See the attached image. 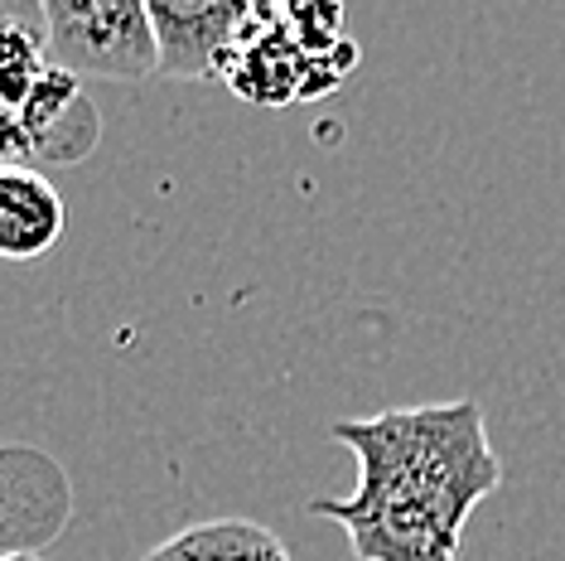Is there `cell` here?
Returning a JSON list of instances; mask_svg holds the SVG:
<instances>
[{"mask_svg":"<svg viewBox=\"0 0 565 561\" xmlns=\"http://www.w3.org/2000/svg\"><path fill=\"white\" fill-rule=\"evenodd\" d=\"M54 68L44 6H0V107H24L34 83Z\"/></svg>","mask_w":565,"mask_h":561,"instance_id":"obj_6","label":"cell"},{"mask_svg":"<svg viewBox=\"0 0 565 561\" xmlns=\"http://www.w3.org/2000/svg\"><path fill=\"white\" fill-rule=\"evenodd\" d=\"M329 436L353 451L358 489L310 514L339 522L358 561H459L469 514L503 484L473 398L333 421Z\"/></svg>","mask_w":565,"mask_h":561,"instance_id":"obj_1","label":"cell"},{"mask_svg":"<svg viewBox=\"0 0 565 561\" xmlns=\"http://www.w3.org/2000/svg\"><path fill=\"white\" fill-rule=\"evenodd\" d=\"M30 160H34L30 126L20 121L15 107H0V170H10V165H30Z\"/></svg>","mask_w":565,"mask_h":561,"instance_id":"obj_8","label":"cell"},{"mask_svg":"<svg viewBox=\"0 0 565 561\" xmlns=\"http://www.w3.org/2000/svg\"><path fill=\"white\" fill-rule=\"evenodd\" d=\"M68 209L44 170L10 165L0 170V262H34L63 237Z\"/></svg>","mask_w":565,"mask_h":561,"instance_id":"obj_5","label":"cell"},{"mask_svg":"<svg viewBox=\"0 0 565 561\" xmlns=\"http://www.w3.org/2000/svg\"><path fill=\"white\" fill-rule=\"evenodd\" d=\"M247 15L252 6H213V0L170 6V0H150V24H156L160 40L156 78H184V83L223 78Z\"/></svg>","mask_w":565,"mask_h":561,"instance_id":"obj_4","label":"cell"},{"mask_svg":"<svg viewBox=\"0 0 565 561\" xmlns=\"http://www.w3.org/2000/svg\"><path fill=\"white\" fill-rule=\"evenodd\" d=\"M68 522V469L34 445H0V557H44Z\"/></svg>","mask_w":565,"mask_h":561,"instance_id":"obj_3","label":"cell"},{"mask_svg":"<svg viewBox=\"0 0 565 561\" xmlns=\"http://www.w3.org/2000/svg\"><path fill=\"white\" fill-rule=\"evenodd\" d=\"M0 561H44V557H0Z\"/></svg>","mask_w":565,"mask_h":561,"instance_id":"obj_9","label":"cell"},{"mask_svg":"<svg viewBox=\"0 0 565 561\" xmlns=\"http://www.w3.org/2000/svg\"><path fill=\"white\" fill-rule=\"evenodd\" d=\"M87 102L93 97L83 93V78H73V73H63V68H49L44 78L34 83V93L24 97V107H20V121L30 126V136H34V160H40L44 140L78 117Z\"/></svg>","mask_w":565,"mask_h":561,"instance_id":"obj_7","label":"cell"},{"mask_svg":"<svg viewBox=\"0 0 565 561\" xmlns=\"http://www.w3.org/2000/svg\"><path fill=\"white\" fill-rule=\"evenodd\" d=\"M49 59L73 78L136 83L160 73V40L140 0H44Z\"/></svg>","mask_w":565,"mask_h":561,"instance_id":"obj_2","label":"cell"}]
</instances>
